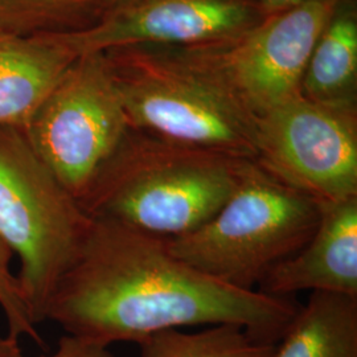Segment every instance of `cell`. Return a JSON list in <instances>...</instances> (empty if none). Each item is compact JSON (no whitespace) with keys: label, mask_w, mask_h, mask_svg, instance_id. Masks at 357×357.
<instances>
[{"label":"cell","mask_w":357,"mask_h":357,"mask_svg":"<svg viewBox=\"0 0 357 357\" xmlns=\"http://www.w3.org/2000/svg\"><path fill=\"white\" fill-rule=\"evenodd\" d=\"M299 306L291 298L217 281L174 255L166 238L93 218L75 262L52 296L47 320L109 348L156 332L234 324L278 343Z\"/></svg>","instance_id":"cell-1"},{"label":"cell","mask_w":357,"mask_h":357,"mask_svg":"<svg viewBox=\"0 0 357 357\" xmlns=\"http://www.w3.org/2000/svg\"><path fill=\"white\" fill-rule=\"evenodd\" d=\"M217 45L139 44L103 52L134 130L233 158H255V114Z\"/></svg>","instance_id":"cell-2"},{"label":"cell","mask_w":357,"mask_h":357,"mask_svg":"<svg viewBox=\"0 0 357 357\" xmlns=\"http://www.w3.org/2000/svg\"><path fill=\"white\" fill-rule=\"evenodd\" d=\"M241 162L131 128L81 205L93 218L176 238L225 204Z\"/></svg>","instance_id":"cell-3"},{"label":"cell","mask_w":357,"mask_h":357,"mask_svg":"<svg viewBox=\"0 0 357 357\" xmlns=\"http://www.w3.org/2000/svg\"><path fill=\"white\" fill-rule=\"evenodd\" d=\"M319 218L315 200L243 159L237 185L216 215L166 241L181 261L217 281L258 290L271 268L308 241Z\"/></svg>","instance_id":"cell-4"},{"label":"cell","mask_w":357,"mask_h":357,"mask_svg":"<svg viewBox=\"0 0 357 357\" xmlns=\"http://www.w3.org/2000/svg\"><path fill=\"white\" fill-rule=\"evenodd\" d=\"M91 217L32 150L22 130L0 126V241L19 258L16 275L36 324L75 262Z\"/></svg>","instance_id":"cell-5"},{"label":"cell","mask_w":357,"mask_h":357,"mask_svg":"<svg viewBox=\"0 0 357 357\" xmlns=\"http://www.w3.org/2000/svg\"><path fill=\"white\" fill-rule=\"evenodd\" d=\"M131 130L103 53L78 56L23 131L81 204Z\"/></svg>","instance_id":"cell-6"},{"label":"cell","mask_w":357,"mask_h":357,"mask_svg":"<svg viewBox=\"0 0 357 357\" xmlns=\"http://www.w3.org/2000/svg\"><path fill=\"white\" fill-rule=\"evenodd\" d=\"M255 162L318 204L357 197V109L302 94L255 114Z\"/></svg>","instance_id":"cell-7"},{"label":"cell","mask_w":357,"mask_h":357,"mask_svg":"<svg viewBox=\"0 0 357 357\" xmlns=\"http://www.w3.org/2000/svg\"><path fill=\"white\" fill-rule=\"evenodd\" d=\"M265 17L257 0H134L60 35L77 56L139 44L204 47L231 43Z\"/></svg>","instance_id":"cell-8"},{"label":"cell","mask_w":357,"mask_h":357,"mask_svg":"<svg viewBox=\"0 0 357 357\" xmlns=\"http://www.w3.org/2000/svg\"><path fill=\"white\" fill-rule=\"evenodd\" d=\"M336 1L268 15L241 38L217 45L231 82L255 114L301 94L308 60Z\"/></svg>","instance_id":"cell-9"},{"label":"cell","mask_w":357,"mask_h":357,"mask_svg":"<svg viewBox=\"0 0 357 357\" xmlns=\"http://www.w3.org/2000/svg\"><path fill=\"white\" fill-rule=\"evenodd\" d=\"M258 290L278 298L302 291L357 298V197L320 204L312 236L271 268Z\"/></svg>","instance_id":"cell-10"},{"label":"cell","mask_w":357,"mask_h":357,"mask_svg":"<svg viewBox=\"0 0 357 357\" xmlns=\"http://www.w3.org/2000/svg\"><path fill=\"white\" fill-rule=\"evenodd\" d=\"M77 57L60 32H0V126L24 131Z\"/></svg>","instance_id":"cell-11"},{"label":"cell","mask_w":357,"mask_h":357,"mask_svg":"<svg viewBox=\"0 0 357 357\" xmlns=\"http://www.w3.org/2000/svg\"><path fill=\"white\" fill-rule=\"evenodd\" d=\"M301 94L314 102L357 109V3L337 0L307 64Z\"/></svg>","instance_id":"cell-12"},{"label":"cell","mask_w":357,"mask_h":357,"mask_svg":"<svg viewBox=\"0 0 357 357\" xmlns=\"http://www.w3.org/2000/svg\"><path fill=\"white\" fill-rule=\"evenodd\" d=\"M274 357H357V298L311 293L278 342Z\"/></svg>","instance_id":"cell-13"},{"label":"cell","mask_w":357,"mask_h":357,"mask_svg":"<svg viewBox=\"0 0 357 357\" xmlns=\"http://www.w3.org/2000/svg\"><path fill=\"white\" fill-rule=\"evenodd\" d=\"M277 345L234 324L208 326L193 332L166 330L139 343L141 357H274Z\"/></svg>","instance_id":"cell-14"},{"label":"cell","mask_w":357,"mask_h":357,"mask_svg":"<svg viewBox=\"0 0 357 357\" xmlns=\"http://www.w3.org/2000/svg\"><path fill=\"white\" fill-rule=\"evenodd\" d=\"M102 13L101 0H0V32L78 31L91 26Z\"/></svg>","instance_id":"cell-15"},{"label":"cell","mask_w":357,"mask_h":357,"mask_svg":"<svg viewBox=\"0 0 357 357\" xmlns=\"http://www.w3.org/2000/svg\"><path fill=\"white\" fill-rule=\"evenodd\" d=\"M13 258V252L0 241V308L8 324L7 336L16 342L26 336L41 343L38 324L26 305L19 280L11 271Z\"/></svg>","instance_id":"cell-16"},{"label":"cell","mask_w":357,"mask_h":357,"mask_svg":"<svg viewBox=\"0 0 357 357\" xmlns=\"http://www.w3.org/2000/svg\"><path fill=\"white\" fill-rule=\"evenodd\" d=\"M13 357H26L22 351ZM40 357H113L109 352V348L91 344L88 342L79 340L70 335H65L57 345V349L47 356Z\"/></svg>","instance_id":"cell-17"},{"label":"cell","mask_w":357,"mask_h":357,"mask_svg":"<svg viewBox=\"0 0 357 357\" xmlns=\"http://www.w3.org/2000/svg\"><path fill=\"white\" fill-rule=\"evenodd\" d=\"M317 1H326V0H257L259 7L264 10V13H266V16L286 11L294 7L317 3Z\"/></svg>","instance_id":"cell-18"},{"label":"cell","mask_w":357,"mask_h":357,"mask_svg":"<svg viewBox=\"0 0 357 357\" xmlns=\"http://www.w3.org/2000/svg\"><path fill=\"white\" fill-rule=\"evenodd\" d=\"M22 349L16 340L11 337H0V357H13Z\"/></svg>","instance_id":"cell-19"},{"label":"cell","mask_w":357,"mask_h":357,"mask_svg":"<svg viewBox=\"0 0 357 357\" xmlns=\"http://www.w3.org/2000/svg\"><path fill=\"white\" fill-rule=\"evenodd\" d=\"M128 1H134V0H101L102 4L103 13L112 7L123 4V3H128Z\"/></svg>","instance_id":"cell-20"}]
</instances>
